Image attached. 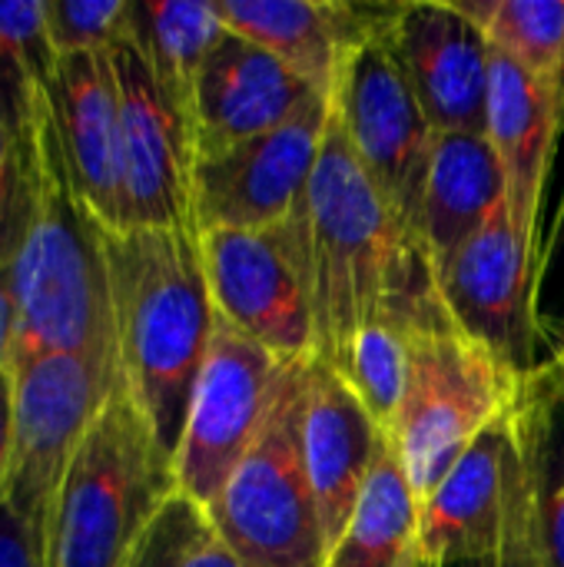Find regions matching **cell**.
Here are the masks:
<instances>
[{
    "mask_svg": "<svg viewBox=\"0 0 564 567\" xmlns=\"http://www.w3.org/2000/svg\"><path fill=\"white\" fill-rule=\"evenodd\" d=\"M545 375H548V382H552V395H555V402H562L564 405V346L555 352L552 369H548Z\"/></svg>",
    "mask_w": 564,
    "mask_h": 567,
    "instance_id": "e575fe53",
    "label": "cell"
},
{
    "mask_svg": "<svg viewBox=\"0 0 564 567\" xmlns=\"http://www.w3.org/2000/svg\"><path fill=\"white\" fill-rule=\"evenodd\" d=\"M173 495V458L120 382L63 478L43 567H126Z\"/></svg>",
    "mask_w": 564,
    "mask_h": 567,
    "instance_id": "5b68a950",
    "label": "cell"
},
{
    "mask_svg": "<svg viewBox=\"0 0 564 567\" xmlns=\"http://www.w3.org/2000/svg\"><path fill=\"white\" fill-rule=\"evenodd\" d=\"M10 379L13 449L3 495L43 558L57 498L76 449L123 379L80 355H43L10 369Z\"/></svg>",
    "mask_w": 564,
    "mask_h": 567,
    "instance_id": "ba28073f",
    "label": "cell"
},
{
    "mask_svg": "<svg viewBox=\"0 0 564 567\" xmlns=\"http://www.w3.org/2000/svg\"><path fill=\"white\" fill-rule=\"evenodd\" d=\"M283 362L216 312L213 339L173 458L176 492L203 512L256 445L283 379Z\"/></svg>",
    "mask_w": 564,
    "mask_h": 567,
    "instance_id": "9c48e42d",
    "label": "cell"
},
{
    "mask_svg": "<svg viewBox=\"0 0 564 567\" xmlns=\"http://www.w3.org/2000/svg\"><path fill=\"white\" fill-rule=\"evenodd\" d=\"M505 183L499 159L479 133H439L419 216V243L439 276L465 239L502 203Z\"/></svg>",
    "mask_w": 564,
    "mask_h": 567,
    "instance_id": "44dd1931",
    "label": "cell"
},
{
    "mask_svg": "<svg viewBox=\"0 0 564 567\" xmlns=\"http://www.w3.org/2000/svg\"><path fill=\"white\" fill-rule=\"evenodd\" d=\"M419 542V495L406 475L402 458L386 442V452L372 472V482L329 548L322 567H396Z\"/></svg>",
    "mask_w": 564,
    "mask_h": 567,
    "instance_id": "cb8c5ba5",
    "label": "cell"
},
{
    "mask_svg": "<svg viewBox=\"0 0 564 567\" xmlns=\"http://www.w3.org/2000/svg\"><path fill=\"white\" fill-rule=\"evenodd\" d=\"M286 223L309 292L316 359L326 365H336L362 329L439 302L425 252L359 166L336 106L309 189Z\"/></svg>",
    "mask_w": 564,
    "mask_h": 567,
    "instance_id": "6da1fadb",
    "label": "cell"
},
{
    "mask_svg": "<svg viewBox=\"0 0 564 567\" xmlns=\"http://www.w3.org/2000/svg\"><path fill=\"white\" fill-rule=\"evenodd\" d=\"M13 346L7 369L43 355H80L120 375L103 226L73 189L53 113L40 126L37 203L10 266Z\"/></svg>",
    "mask_w": 564,
    "mask_h": 567,
    "instance_id": "3957f363",
    "label": "cell"
},
{
    "mask_svg": "<svg viewBox=\"0 0 564 567\" xmlns=\"http://www.w3.org/2000/svg\"><path fill=\"white\" fill-rule=\"evenodd\" d=\"M386 33L362 43L349 56L332 90V106L359 166L366 169L406 236L422 249V193L439 133L432 130Z\"/></svg>",
    "mask_w": 564,
    "mask_h": 567,
    "instance_id": "30bf717a",
    "label": "cell"
},
{
    "mask_svg": "<svg viewBox=\"0 0 564 567\" xmlns=\"http://www.w3.org/2000/svg\"><path fill=\"white\" fill-rule=\"evenodd\" d=\"M396 567H442V565H439V561H432V558L425 555V548L416 542V545L402 555V561H399Z\"/></svg>",
    "mask_w": 564,
    "mask_h": 567,
    "instance_id": "d590c367",
    "label": "cell"
},
{
    "mask_svg": "<svg viewBox=\"0 0 564 567\" xmlns=\"http://www.w3.org/2000/svg\"><path fill=\"white\" fill-rule=\"evenodd\" d=\"M199 252L216 312L283 362L316 355L309 292L289 223L269 229H206Z\"/></svg>",
    "mask_w": 564,
    "mask_h": 567,
    "instance_id": "4fadbf2b",
    "label": "cell"
},
{
    "mask_svg": "<svg viewBox=\"0 0 564 567\" xmlns=\"http://www.w3.org/2000/svg\"><path fill=\"white\" fill-rule=\"evenodd\" d=\"M13 326H17V309H13L10 269H0V372H3V369H7V362H10Z\"/></svg>",
    "mask_w": 564,
    "mask_h": 567,
    "instance_id": "836d02e7",
    "label": "cell"
},
{
    "mask_svg": "<svg viewBox=\"0 0 564 567\" xmlns=\"http://www.w3.org/2000/svg\"><path fill=\"white\" fill-rule=\"evenodd\" d=\"M0 567H43L27 525L10 508L7 495L0 498Z\"/></svg>",
    "mask_w": 564,
    "mask_h": 567,
    "instance_id": "4dcf8cb0",
    "label": "cell"
},
{
    "mask_svg": "<svg viewBox=\"0 0 564 567\" xmlns=\"http://www.w3.org/2000/svg\"><path fill=\"white\" fill-rule=\"evenodd\" d=\"M416 316H396L362 329L349 342L342 359L332 365L369 409V415L382 425V432H389L396 409L402 402L409 372V322Z\"/></svg>",
    "mask_w": 564,
    "mask_h": 567,
    "instance_id": "484cf974",
    "label": "cell"
},
{
    "mask_svg": "<svg viewBox=\"0 0 564 567\" xmlns=\"http://www.w3.org/2000/svg\"><path fill=\"white\" fill-rule=\"evenodd\" d=\"M542 90L564 103V0H452Z\"/></svg>",
    "mask_w": 564,
    "mask_h": 567,
    "instance_id": "d4e9b609",
    "label": "cell"
},
{
    "mask_svg": "<svg viewBox=\"0 0 564 567\" xmlns=\"http://www.w3.org/2000/svg\"><path fill=\"white\" fill-rule=\"evenodd\" d=\"M316 96L326 93L312 90L269 50L226 30L193 86V163L279 130Z\"/></svg>",
    "mask_w": 564,
    "mask_h": 567,
    "instance_id": "2e32d148",
    "label": "cell"
},
{
    "mask_svg": "<svg viewBox=\"0 0 564 567\" xmlns=\"http://www.w3.org/2000/svg\"><path fill=\"white\" fill-rule=\"evenodd\" d=\"M389 43L435 133H479L489 123L492 47L452 0L396 3Z\"/></svg>",
    "mask_w": 564,
    "mask_h": 567,
    "instance_id": "9a60e30c",
    "label": "cell"
},
{
    "mask_svg": "<svg viewBox=\"0 0 564 567\" xmlns=\"http://www.w3.org/2000/svg\"><path fill=\"white\" fill-rule=\"evenodd\" d=\"M206 528V515L199 505H193L186 495H173L156 522L146 528L143 542L136 545L126 567H183L193 542Z\"/></svg>",
    "mask_w": 564,
    "mask_h": 567,
    "instance_id": "f1b7e54d",
    "label": "cell"
},
{
    "mask_svg": "<svg viewBox=\"0 0 564 567\" xmlns=\"http://www.w3.org/2000/svg\"><path fill=\"white\" fill-rule=\"evenodd\" d=\"M535 379H519L462 332L442 299L409 322V372L386 439L402 458L419 502L442 485L479 432Z\"/></svg>",
    "mask_w": 564,
    "mask_h": 567,
    "instance_id": "8992f818",
    "label": "cell"
},
{
    "mask_svg": "<svg viewBox=\"0 0 564 567\" xmlns=\"http://www.w3.org/2000/svg\"><path fill=\"white\" fill-rule=\"evenodd\" d=\"M103 249L120 379L163 452L176 458L216 326L199 233L103 229Z\"/></svg>",
    "mask_w": 564,
    "mask_h": 567,
    "instance_id": "7a4b0ae2",
    "label": "cell"
},
{
    "mask_svg": "<svg viewBox=\"0 0 564 567\" xmlns=\"http://www.w3.org/2000/svg\"><path fill=\"white\" fill-rule=\"evenodd\" d=\"M10 449H13V379L10 369L0 372V498L7 492L10 475Z\"/></svg>",
    "mask_w": 564,
    "mask_h": 567,
    "instance_id": "1f68e13d",
    "label": "cell"
},
{
    "mask_svg": "<svg viewBox=\"0 0 564 567\" xmlns=\"http://www.w3.org/2000/svg\"><path fill=\"white\" fill-rule=\"evenodd\" d=\"M512 567H564V458H552L542 502Z\"/></svg>",
    "mask_w": 564,
    "mask_h": 567,
    "instance_id": "f546056e",
    "label": "cell"
},
{
    "mask_svg": "<svg viewBox=\"0 0 564 567\" xmlns=\"http://www.w3.org/2000/svg\"><path fill=\"white\" fill-rule=\"evenodd\" d=\"M226 27L332 96L349 56L389 30L396 3L349 0H216Z\"/></svg>",
    "mask_w": 564,
    "mask_h": 567,
    "instance_id": "d6986e66",
    "label": "cell"
},
{
    "mask_svg": "<svg viewBox=\"0 0 564 567\" xmlns=\"http://www.w3.org/2000/svg\"><path fill=\"white\" fill-rule=\"evenodd\" d=\"M50 113L76 196L93 219L123 229V133L120 86L106 53H66L53 60Z\"/></svg>",
    "mask_w": 564,
    "mask_h": 567,
    "instance_id": "e0dca14e",
    "label": "cell"
},
{
    "mask_svg": "<svg viewBox=\"0 0 564 567\" xmlns=\"http://www.w3.org/2000/svg\"><path fill=\"white\" fill-rule=\"evenodd\" d=\"M226 30L216 0H133L130 33L186 123L196 76Z\"/></svg>",
    "mask_w": 564,
    "mask_h": 567,
    "instance_id": "603a6c76",
    "label": "cell"
},
{
    "mask_svg": "<svg viewBox=\"0 0 564 567\" xmlns=\"http://www.w3.org/2000/svg\"><path fill=\"white\" fill-rule=\"evenodd\" d=\"M47 37L57 56L106 53L133 20V0H43Z\"/></svg>",
    "mask_w": 564,
    "mask_h": 567,
    "instance_id": "4316f807",
    "label": "cell"
},
{
    "mask_svg": "<svg viewBox=\"0 0 564 567\" xmlns=\"http://www.w3.org/2000/svg\"><path fill=\"white\" fill-rule=\"evenodd\" d=\"M386 432L322 359L309 362L306 399V462L326 535V555L352 522L372 472L386 452Z\"/></svg>",
    "mask_w": 564,
    "mask_h": 567,
    "instance_id": "ffe728a7",
    "label": "cell"
},
{
    "mask_svg": "<svg viewBox=\"0 0 564 567\" xmlns=\"http://www.w3.org/2000/svg\"><path fill=\"white\" fill-rule=\"evenodd\" d=\"M312 359H299L283 369L273 412L256 445L203 512L206 525L246 567L326 565V535L306 462Z\"/></svg>",
    "mask_w": 564,
    "mask_h": 567,
    "instance_id": "52a82bcc",
    "label": "cell"
},
{
    "mask_svg": "<svg viewBox=\"0 0 564 567\" xmlns=\"http://www.w3.org/2000/svg\"><path fill=\"white\" fill-rule=\"evenodd\" d=\"M545 372L465 449L419 502V545L442 567H512L555 458V395Z\"/></svg>",
    "mask_w": 564,
    "mask_h": 567,
    "instance_id": "277c9868",
    "label": "cell"
},
{
    "mask_svg": "<svg viewBox=\"0 0 564 567\" xmlns=\"http://www.w3.org/2000/svg\"><path fill=\"white\" fill-rule=\"evenodd\" d=\"M53 60L57 53L47 37L43 0L0 3V123L33 176L40 126L50 110Z\"/></svg>",
    "mask_w": 564,
    "mask_h": 567,
    "instance_id": "7402d4cb",
    "label": "cell"
},
{
    "mask_svg": "<svg viewBox=\"0 0 564 567\" xmlns=\"http://www.w3.org/2000/svg\"><path fill=\"white\" fill-rule=\"evenodd\" d=\"M133 23V20H130ZM123 133V229H193V133L133 33L113 50ZM120 229V233H123Z\"/></svg>",
    "mask_w": 564,
    "mask_h": 567,
    "instance_id": "5bb4252c",
    "label": "cell"
},
{
    "mask_svg": "<svg viewBox=\"0 0 564 567\" xmlns=\"http://www.w3.org/2000/svg\"><path fill=\"white\" fill-rule=\"evenodd\" d=\"M562 133V100H555L529 73H522L512 60H505L502 53L492 50L485 140L502 169L512 226L522 236V243L532 249L539 279H545V266H542L545 189H548V173H552Z\"/></svg>",
    "mask_w": 564,
    "mask_h": 567,
    "instance_id": "ac0fdd59",
    "label": "cell"
},
{
    "mask_svg": "<svg viewBox=\"0 0 564 567\" xmlns=\"http://www.w3.org/2000/svg\"><path fill=\"white\" fill-rule=\"evenodd\" d=\"M33 203L37 176L27 169V163L17 153V143L0 123V269L13 266L33 219Z\"/></svg>",
    "mask_w": 564,
    "mask_h": 567,
    "instance_id": "83f0119b",
    "label": "cell"
},
{
    "mask_svg": "<svg viewBox=\"0 0 564 567\" xmlns=\"http://www.w3.org/2000/svg\"><path fill=\"white\" fill-rule=\"evenodd\" d=\"M439 299L452 322L482 342L519 379L539 369V266L512 226L509 203L465 239V246L435 276Z\"/></svg>",
    "mask_w": 564,
    "mask_h": 567,
    "instance_id": "8fae6325",
    "label": "cell"
},
{
    "mask_svg": "<svg viewBox=\"0 0 564 567\" xmlns=\"http://www.w3.org/2000/svg\"><path fill=\"white\" fill-rule=\"evenodd\" d=\"M183 567H246L223 542H219V535L206 525L203 532H199V538L193 542V548H189V555H186V561Z\"/></svg>",
    "mask_w": 564,
    "mask_h": 567,
    "instance_id": "d6a6232c",
    "label": "cell"
},
{
    "mask_svg": "<svg viewBox=\"0 0 564 567\" xmlns=\"http://www.w3.org/2000/svg\"><path fill=\"white\" fill-rule=\"evenodd\" d=\"M332 96H316L299 116L273 133L253 136L216 156L193 163V223L206 229H269L286 223L302 203Z\"/></svg>",
    "mask_w": 564,
    "mask_h": 567,
    "instance_id": "7c38bea8",
    "label": "cell"
}]
</instances>
